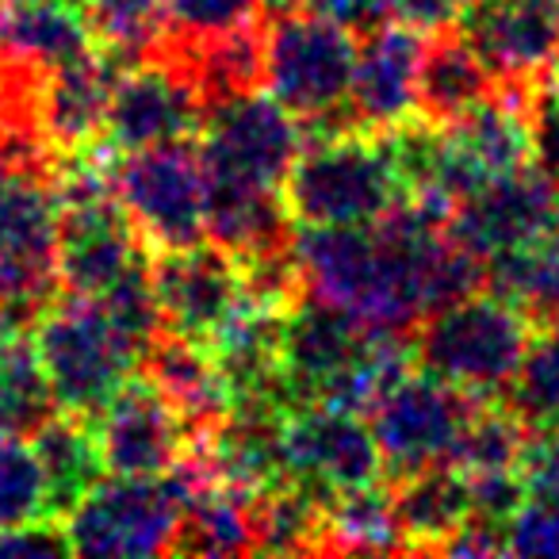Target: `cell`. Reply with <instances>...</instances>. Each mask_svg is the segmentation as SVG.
<instances>
[{
	"instance_id": "obj_1",
	"label": "cell",
	"mask_w": 559,
	"mask_h": 559,
	"mask_svg": "<svg viewBox=\"0 0 559 559\" xmlns=\"http://www.w3.org/2000/svg\"><path fill=\"white\" fill-rule=\"evenodd\" d=\"M304 142L280 185V200L296 226H368L406 200L380 131L345 127Z\"/></svg>"
},
{
	"instance_id": "obj_2",
	"label": "cell",
	"mask_w": 559,
	"mask_h": 559,
	"mask_svg": "<svg viewBox=\"0 0 559 559\" xmlns=\"http://www.w3.org/2000/svg\"><path fill=\"white\" fill-rule=\"evenodd\" d=\"M536 330L525 311L483 288L437 307L414 326V365L467 395L506 399Z\"/></svg>"
},
{
	"instance_id": "obj_3",
	"label": "cell",
	"mask_w": 559,
	"mask_h": 559,
	"mask_svg": "<svg viewBox=\"0 0 559 559\" xmlns=\"http://www.w3.org/2000/svg\"><path fill=\"white\" fill-rule=\"evenodd\" d=\"M35 357L62 414L93 421L142 368V349L96 299L58 296L35 319Z\"/></svg>"
},
{
	"instance_id": "obj_4",
	"label": "cell",
	"mask_w": 559,
	"mask_h": 559,
	"mask_svg": "<svg viewBox=\"0 0 559 559\" xmlns=\"http://www.w3.org/2000/svg\"><path fill=\"white\" fill-rule=\"evenodd\" d=\"M58 203L50 165L0 157V311L35 322L58 296Z\"/></svg>"
},
{
	"instance_id": "obj_5",
	"label": "cell",
	"mask_w": 559,
	"mask_h": 559,
	"mask_svg": "<svg viewBox=\"0 0 559 559\" xmlns=\"http://www.w3.org/2000/svg\"><path fill=\"white\" fill-rule=\"evenodd\" d=\"M357 35L319 9H280L264 20L261 88L299 123L349 108Z\"/></svg>"
},
{
	"instance_id": "obj_6",
	"label": "cell",
	"mask_w": 559,
	"mask_h": 559,
	"mask_svg": "<svg viewBox=\"0 0 559 559\" xmlns=\"http://www.w3.org/2000/svg\"><path fill=\"white\" fill-rule=\"evenodd\" d=\"M185 487L177 475H104L62 518L70 551L81 556H169Z\"/></svg>"
},
{
	"instance_id": "obj_7",
	"label": "cell",
	"mask_w": 559,
	"mask_h": 559,
	"mask_svg": "<svg viewBox=\"0 0 559 559\" xmlns=\"http://www.w3.org/2000/svg\"><path fill=\"white\" fill-rule=\"evenodd\" d=\"M116 200L123 203L146 249H185L207 238V173L200 146L165 142V146L123 154L116 169Z\"/></svg>"
},
{
	"instance_id": "obj_8",
	"label": "cell",
	"mask_w": 559,
	"mask_h": 559,
	"mask_svg": "<svg viewBox=\"0 0 559 559\" xmlns=\"http://www.w3.org/2000/svg\"><path fill=\"white\" fill-rule=\"evenodd\" d=\"M207 116V93L173 47L127 62L111 81L104 111V142L111 154L188 142L200 134Z\"/></svg>"
},
{
	"instance_id": "obj_9",
	"label": "cell",
	"mask_w": 559,
	"mask_h": 559,
	"mask_svg": "<svg viewBox=\"0 0 559 559\" xmlns=\"http://www.w3.org/2000/svg\"><path fill=\"white\" fill-rule=\"evenodd\" d=\"M203 173L241 185L276 188L284 185L292 162L304 150V123L264 88L218 96L195 134Z\"/></svg>"
},
{
	"instance_id": "obj_10",
	"label": "cell",
	"mask_w": 559,
	"mask_h": 559,
	"mask_svg": "<svg viewBox=\"0 0 559 559\" xmlns=\"http://www.w3.org/2000/svg\"><path fill=\"white\" fill-rule=\"evenodd\" d=\"M475 406L479 395H467L418 365L399 376L372 406V433L391 479L449 464Z\"/></svg>"
},
{
	"instance_id": "obj_11",
	"label": "cell",
	"mask_w": 559,
	"mask_h": 559,
	"mask_svg": "<svg viewBox=\"0 0 559 559\" xmlns=\"http://www.w3.org/2000/svg\"><path fill=\"white\" fill-rule=\"evenodd\" d=\"M280 456L288 483L334 498L388 479L372 421L330 403H304L280 418Z\"/></svg>"
},
{
	"instance_id": "obj_12",
	"label": "cell",
	"mask_w": 559,
	"mask_h": 559,
	"mask_svg": "<svg viewBox=\"0 0 559 559\" xmlns=\"http://www.w3.org/2000/svg\"><path fill=\"white\" fill-rule=\"evenodd\" d=\"M157 311L165 334L211 345L230 319L249 304L241 264L218 241H195L185 249H165L150 264Z\"/></svg>"
},
{
	"instance_id": "obj_13",
	"label": "cell",
	"mask_w": 559,
	"mask_h": 559,
	"mask_svg": "<svg viewBox=\"0 0 559 559\" xmlns=\"http://www.w3.org/2000/svg\"><path fill=\"white\" fill-rule=\"evenodd\" d=\"M372 334L349 311L307 292L280 319V376L288 388L292 411L304 403H330L337 388L365 360Z\"/></svg>"
},
{
	"instance_id": "obj_14",
	"label": "cell",
	"mask_w": 559,
	"mask_h": 559,
	"mask_svg": "<svg viewBox=\"0 0 559 559\" xmlns=\"http://www.w3.org/2000/svg\"><path fill=\"white\" fill-rule=\"evenodd\" d=\"M93 421L96 452L108 475H169L200 441L146 372L131 376Z\"/></svg>"
},
{
	"instance_id": "obj_15",
	"label": "cell",
	"mask_w": 559,
	"mask_h": 559,
	"mask_svg": "<svg viewBox=\"0 0 559 559\" xmlns=\"http://www.w3.org/2000/svg\"><path fill=\"white\" fill-rule=\"evenodd\" d=\"M146 241L139 238L116 192L62 203L58 223V284L66 296L104 299L123 280L146 269Z\"/></svg>"
},
{
	"instance_id": "obj_16",
	"label": "cell",
	"mask_w": 559,
	"mask_h": 559,
	"mask_svg": "<svg viewBox=\"0 0 559 559\" xmlns=\"http://www.w3.org/2000/svg\"><path fill=\"white\" fill-rule=\"evenodd\" d=\"M556 207L559 188L544 173L521 169L467 192L449 211L444 226L456 246H464L467 253L487 264L495 253H506V249L556 230Z\"/></svg>"
},
{
	"instance_id": "obj_17",
	"label": "cell",
	"mask_w": 559,
	"mask_h": 559,
	"mask_svg": "<svg viewBox=\"0 0 559 559\" xmlns=\"http://www.w3.org/2000/svg\"><path fill=\"white\" fill-rule=\"evenodd\" d=\"M456 32L495 85H536L559 50V0H467Z\"/></svg>"
},
{
	"instance_id": "obj_18",
	"label": "cell",
	"mask_w": 559,
	"mask_h": 559,
	"mask_svg": "<svg viewBox=\"0 0 559 559\" xmlns=\"http://www.w3.org/2000/svg\"><path fill=\"white\" fill-rule=\"evenodd\" d=\"M426 55V35L388 20L357 43L349 108L360 127L388 131L418 116V73Z\"/></svg>"
},
{
	"instance_id": "obj_19",
	"label": "cell",
	"mask_w": 559,
	"mask_h": 559,
	"mask_svg": "<svg viewBox=\"0 0 559 559\" xmlns=\"http://www.w3.org/2000/svg\"><path fill=\"white\" fill-rule=\"evenodd\" d=\"M116 73V58L93 50V55L58 66L43 78L35 123H39V139L47 142L50 154H70V150L96 142V134L104 131V111H108Z\"/></svg>"
},
{
	"instance_id": "obj_20",
	"label": "cell",
	"mask_w": 559,
	"mask_h": 559,
	"mask_svg": "<svg viewBox=\"0 0 559 559\" xmlns=\"http://www.w3.org/2000/svg\"><path fill=\"white\" fill-rule=\"evenodd\" d=\"M96 35L85 9L70 0H0V55L50 73L93 55Z\"/></svg>"
},
{
	"instance_id": "obj_21",
	"label": "cell",
	"mask_w": 559,
	"mask_h": 559,
	"mask_svg": "<svg viewBox=\"0 0 559 559\" xmlns=\"http://www.w3.org/2000/svg\"><path fill=\"white\" fill-rule=\"evenodd\" d=\"M142 372L185 414V421L195 429V437L211 433L230 414V391H226V380L207 345L162 330L150 342L146 357H142Z\"/></svg>"
},
{
	"instance_id": "obj_22",
	"label": "cell",
	"mask_w": 559,
	"mask_h": 559,
	"mask_svg": "<svg viewBox=\"0 0 559 559\" xmlns=\"http://www.w3.org/2000/svg\"><path fill=\"white\" fill-rule=\"evenodd\" d=\"M391 502L406 551H437L472 521V483L456 464H433L391 479Z\"/></svg>"
},
{
	"instance_id": "obj_23",
	"label": "cell",
	"mask_w": 559,
	"mask_h": 559,
	"mask_svg": "<svg viewBox=\"0 0 559 559\" xmlns=\"http://www.w3.org/2000/svg\"><path fill=\"white\" fill-rule=\"evenodd\" d=\"M495 93L487 62L460 32L426 35V55L418 73V116L429 123H452Z\"/></svg>"
},
{
	"instance_id": "obj_24",
	"label": "cell",
	"mask_w": 559,
	"mask_h": 559,
	"mask_svg": "<svg viewBox=\"0 0 559 559\" xmlns=\"http://www.w3.org/2000/svg\"><path fill=\"white\" fill-rule=\"evenodd\" d=\"M253 551L257 540L249 521V495L223 483H192V487L185 483V513H180L173 556H253Z\"/></svg>"
},
{
	"instance_id": "obj_25",
	"label": "cell",
	"mask_w": 559,
	"mask_h": 559,
	"mask_svg": "<svg viewBox=\"0 0 559 559\" xmlns=\"http://www.w3.org/2000/svg\"><path fill=\"white\" fill-rule=\"evenodd\" d=\"M32 444L39 452L43 475H47L50 513L62 521L108 475L100 464V452H96V437L85 418L55 411L32 433Z\"/></svg>"
},
{
	"instance_id": "obj_26",
	"label": "cell",
	"mask_w": 559,
	"mask_h": 559,
	"mask_svg": "<svg viewBox=\"0 0 559 559\" xmlns=\"http://www.w3.org/2000/svg\"><path fill=\"white\" fill-rule=\"evenodd\" d=\"M322 551H330V556H365V551L391 556V551H406L388 479L326 498Z\"/></svg>"
},
{
	"instance_id": "obj_27",
	"label": "cell",
	"mask_w": 559,
	"mask_h": 559,
	"mask_svg": "<svg viewBox=\"0 0 559 559\" xmlns=\"http://www.w3.org/2000/svg\"><path fill=\"white\" fill-rule=\"evenodd\" d=\"M487 292L525 311L536 326L559 319V241L544 234L487 261Z\"/></svg>"
},
{
	"instance_id": "obj_28",
	"label": "cell",
	"mask_w": 559,
	"mask_h": 559,
	"mask_svg": "<svg viewBox=\"0 0 559 559\" xmlns=\"http://www.w3.org/2000/svg\"><path fill=\"white\" fill-rule=\"evenodd\" d=\"M322 518H326V498L299 483H276L249 495L257 551H269V556L322 551Z\"/></svg>"
},
{
	"instance_id": "obj_29",
	"label": "cell",
	"mask_w": 559,
	"mask_h": 559,
	"mask_svg": "<svg viewBox=\"0 0 559 559\" xmlns=\"http://www.w3.org/2000/svg\"><path fill=\"white\" fill-rule=\"evenodd\" d=\"M528 433H533V429L513 411L510 399H479V406H475V414L467 418L449 464H456L464 475L510 472V467L521 464Z\"/></svg>"
},
{
	"instance_id": "obj_30",
	"label": "cell",
	"mask_w": 559,
	"mask_h": 559,
	"mask_svg": "<svg viewBox=\"0 0 559 559\" xmlns=\"http://www.w3.org/2000/svg\"><path fill=\"white\" fill-rule=\"evenodd\" d=\"M96 47L119 66L139 62L165 47L162 0H85Z\"/></svg>"
},
{
	"instance_id": "obj_31",
	"label": "cell",
	"mask_w": 559,
	"mask_h": 559,
	"mask_svg": "<svg viewBox=\"0 0 559 559\" xmlns=\"http://www.w3.org/2000/svg\"><path fill=\"white\" fill-rule=\"evenodd\" d=\"M55 411L58 406L35 345L20 337L0 357V437H32Z\"/></svg>"
},
{
	"instance_id": "obj_32",
	"label": "cell",
	"mask_w": 559,
	"mask_h": 559,
	"mask_svg": "<svg viewBox=\"0 0 559 559\" xmlns=\"http://www.w3.org/2000/svg\"><path fill=\"white\" fill-rule=\"evenodd\" d=\"M47 518L55 513L32 437H0V533Z\"/></svg>"
},
{
	"instance_id": "obj_33",
	"label": "cell",
	"mask_w": 559,
	"mask_h": 559,
	"mask_svg": "<svg viewBox=\"0 0 559 559\" xmlns=\"http://www.w3.org/2000/svg\"><path fill=\"white\" fill-rule=\"evenodd\" d=\"M506 399L525 418L528 429L559 426V319L536 330L533 349Z\"/></svg>"
},
{
	"instance_id": "obj_34",
	"label": "cell",
	"mask_w": 559,
	"mask_h": 559,
	"mask_svg": "<svg viewBox=\"0 0 559 559\" xmlns=\"http://www.w3.org/2000/svg\"><path fill=\"white\" fill-rule=\"evenodd\" d=\"M261 0H162L165 39L169 43H200L211 35L234 32V27L257 20Z\"/></svg>"
},
{
	"instance_id": "obj_35",
	"label": "cell",
	"mask_w": 559,
	"mask_h": 559,
	"mask_svg": "<svg viewBox=\"0 0 559 559\" xmlns=\"http://www.w3.org/2000/svg\"><path fill=\"white\" fill-rule=\"evenodd\" d=\"M528 142H533V169L559 188V88L536 81L525 100Z\"/></svg>"
},
{
	"instance_id": "obj_36",
	"label": "cell",
	"mask_w": 559,
	"mask_h": 559,
	"mask_svg": "<svg viewBox=\"0 0 559 559\" xmlns=\"http://www.w3.org/2000/svg\"><path fill=\"white\" fill-rule=\"evenodd\" d=\"M518 472H521V483H525L528 502L559 510V426L533 429V433H528Z\"/></svg>"
},
{
	"instance_id": "obj_37",
	"label": "cell",
	"mask_w": 559,
	"mask_h": 559,
	"mask_svg": "<svg viewBox=\"0 0 559 559\" xmlns=\"http://www.w3.org/2000/svg\"><path fill=\"white\" fill-rule=\"evenodd\" d=\"M506 551L510 556H559V510L528 502L506 525Z\"/></svg>"
},
{
	"instance_id": "obj_38",
	"label": "cell",
	"mask_w": 559,
	"mask_h": 559,
	"mask_svg": "<svg viewBox=\"0 0 559 559\" xmlns=\"http://www.w3.org/2000/svg\"><path fill=\"white\" fill-rule=\"evenodd\" d=\"M55 556H70L66 528L55 518L0 533V559H55Z\"/></svg>"
},
{
	"instance_id": "obj_39",
	"label": "cell",
	"mask_w": 559,
	"mask_h": 559,
	"mask_svg": "<svg viewBox=\"0 0 559 559\" xmlns=\"http://www.w3.org/2000/svg\"><path fill=\"white\" fill-rule=\"evenodd\" d=\"M383 4L395 24H406L421 35L449 32L460 24V12H464V0H383Z\"/></svg>"
},
{
	"instance_id": "obj_40",
	"label": "cell",
	"mask_w": 559,
	"mask_h": 559,
	"mask_svg": "<svg viewBox=\"0 0 559 559\" xmlns=\"http://www.w3.org/2000/svg\"><path fill=\"white\" fill-rule=\"evenodd\" d=\"M307 9H319L322 16L337 20L357 39H365L368 32H376V27H383L391 20L383 0H307Z\"/></svg>"
},
{
	"instance_id": "obj_41",
	"label": "cell",
	"mask_w": 559,
	"mask_h": 559,
	"mask_svg": "<svg viewBox=\"0 0 559 559\" xmlns=\"http://www.w3.org/2000/svg\"><path fill=\"white\" fill-rule=\"evenodd\" d=\"M20 337H24V330H20V322H12L9 314L0 311V357H4V353H9L12 345L20 342Z\"/></svg>"
},
{
	"instance_id": "obj_42",
	"label": "cell",
	"mask_w": 559,
	"mask_h": 559,
	"mask_svg": "<svg viewBox=\"0 0 559 559\" xmlns=\"http://www.w3.org/2000/svg\"><path fill=\"white\" fill-rule=\"evenodd\" d=\"M261 4H264L269 12H280V9H304L307 0H261Z\"/></svg>"
},
{
	"instance_id": "obj_43",
	"label": "cell",
	"mask_w": 559,
	"mask_h": 559,
	"mask_svg": "<svg viewBox=\"0 0 559 559\" xmlns=\"http://www.w3.org/2000/svg\"><path fill=\"white\" fill-rule=\"evenodd\" d=\"M544 73H548V85L559 88V50L551 55V62H548V70H544Z\"/></svg>"
},
{
	"instance_id": "obj_44",
	"label": "cell",
	"mask_w": 559,
	"mask_h": 559,
	"mask_svg": "<svg viewBox=\"0 0 559 559\" xmlns=\"http://www.w3.org/2000/svg\"><path fill=\"white\" fill-rule=\"evenodd\" d=\"M551 234H556V241H559V207H556V230H551Z\"/></svg>"
},
{
	"instance_id": "obj_45",
	"label": "cell",
	"mask_w": 559,
	"mask_h": 559,
	"mask_svg": "<svg viewBox=\"0 0 559 559\" xmlns=\"http://www.w3.org/2000/svg\"><path fill=\"white\" fill-rule=\"evenodd\" d=\"M464 4H467V0H464Z\"/></svg>"
}]
</instances>
